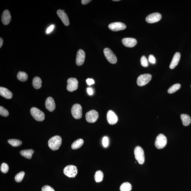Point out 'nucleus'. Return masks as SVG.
I'll use <instances>...</instances> for the list:
<instances>
[{"label": "nucleus", "instance_id": "obj_21", "mask_svg": "<svg viewBox=\"0 0 191 191\" xmlns=\"http://www.w3.org/2000/svg\"><path fill=\"white\" fill-rule=\"evenodd\" d=\"M34 151L33 149H25L20 151V153L23 157L28 159H31Z\"/></svg>", "mask_w": 191, "mask_h": 191}, {"label": "nucleus", "instance_id": "obj_42", "mask_svg": "<svg viewBox=\"0 0 191 191\" xmlns=\"http://www.w3.org/2000/svg\"><path fill=\"white\" fill-rule=\"evenodd\" d=\"M113 1H120V0H113Z\"/></svg>", "mask_w": 191, "mask_h": 191}, {"label": "nucleus", "instance_id": "obj_28", "mask_svg": "<svg viewBox=\"0 0 191 191\" xmlns=\"http://www.w3.org/2000/svg\"><path fill=\"white\" fill-rule=\"evenodd\" d=\"M8 143L14 147H17L21 145L22 142L20 140L17 139H10L8 140Z\"/></svg>", "mask_w": 191, "mask_h": 191}, {"label": "nucleus", "instance_id": "obj_20", "mask_svg": "<svg viewBox=\"0 0 191 191\" xmlns=\"http://www.w3.org/2000/svg\"><path fill=\"white\" fill-rule=\"evenodd\" d=\"M181 54L179 52H177L175 54L170 65V68L171 69H174L176 67L179 63L180 59Z\"/></svg>", "mask_w": 191, "mask_h": 191}, {"label": "nucleus", "instance_id": "obj_31", "mask_svg": "<svg viewBox=\"0 0 191 191\" xmlns=\"http://www.w3.org/2000/svg\"><path fill=\"white\" fill-rule=\"evenodd\" d=\"M0 115L3 117H7L9 115V111L5 108L1 106H0Z\"/></svg>", "mask_w": 191, "mask_h": 191}, {"label": "nucleus", "instance_id": "obj_22", "mask_svg": "<svg viewBox=\"0 0 191 191\" xmlns=\"http://www.w3.org/2000/svg\"><path fill=\"white\" fill-rule=\"evenodd\" d=\"M181 118L182 121L183 125L188 126L190 125L191 120L190 116L187 114H182L181 115Z\"/></svg>", "mask_w": 191, "mask_h": 191}, {"label": "nucleus", "instance_id": "obj_17", "mask_svg": "<svg viewBox=\"0 0 191 191\" xmlns=\"http://www.w3.org/2000/svg\"><path fill=\"white\" fill-rule=\"evenodd\" d=\"M12 19L10 12L8 10H6L3 12L1 16V21L3 25H7L10 23Z\"/></svg>", "mask_w": 191, "mask_h": 191}, {"label": "nucleus", "instance_id": "obj_23", "mask_svg": "<svg viewBox=\"0 0 191 191\" xmlns=\"http://www.w3.org/2000/svg\"><path fill=\"white\" fill-rule=\"evenodd\" d=\"M42 81L41 79L38 76H36L33 79L32 85L36 89H40L41 87Z\"/></svg>", "mask_w": 191, "mask_h": 191}, {"label": "nucleus", "instance_id": "obj_10", "mask_svg": "<svg viewBox=\"0 0 191 191\" xmlns=\"http://www.w3.org/2000/svg\"><path fill=\"white\" fill-rule=\"evenodd\" d=\"M99 117L98 113L94 110L90 111L86 114V120L89 123H94L98 120Z\"/></svg>", "mask_w": 191, "mask_h": 191}, {"label": "nucleus", "instance_id": "obj_1", "mask_svg": "<svg viewBox=\"0 0 191 191\" xmlns=\"http://www.w3.org/2000/svg\"><path fill=\"white\" fill-rule=\"evenodd\" d=\"M62 138L59 136L52 137L49 140L48 146L52 150H56L59 148L62 144Z\"/></svg>", "mask_w": 191, "mask_h": 191}, {"label": "nucleus", "instance_id": "obj_39", "mask_svg": "<svg viewBox=\"0 0 191 191\" xmlns=\"http://www.w3.org/2000/svg\"><path fill=\"white\" fill-rule=\"evenodd\" d=\"M87 93L89 94V95H92L93 94V91L92 89L90 87H88L87 89Z\"/></svg>", "mask_w": 191, "mask_h": 191}, {"label": "nucleus", "instance_id": "obj_16", "mask_svg": "<svg viewBox=\"0 0 191 191\" xmlns=\"http://www.w3.org/2000/svg\"><path fill=\"white\" fill-rule=\"evenodd\" d=\"M122 42L125 47H134L137 44V41L135 38H126L122 39Z\"/></svg>", "mask_w": 191, "mask_h": 191}, {"label": "nucleus", "instance_id": "obj_15", "mask_svg": "<svg viewBox=\"0 0 191 191\" xmlns=\"http://www.w3.org/2000/svg\"><path fill=\"white\" fill-rule=\"evenodd\" d=\"M64 10H58L57 11V14L58 16L61 19L64 24L66 26H68L69 24V19L66 13L64 12Z\"/></svg>", "mask_w": 191, "mask_h": 191}, {"label": "nucleus", "instance_id": "obj_8", "mask_svg": "<svg viewBox=\"0 0 191 191\" xmlns=\"http://www.w3.org/2000/svg\"><path fill=\"white\" fill-rule=\"evenodd\" d=\"M104 53L106 59L110 63L112 64H115L117 63V59L116 56L110 49L108 48H105Z\"/></svg>", "mask_w": 191, "mask_h": 191}, {"label": "nucleus", "instance_id": "obj_3", "mask_svg": "<svg viewBox=\"0 0 191 191\" xmlns=\"http://www.w3.org/2000/svg\"><path fill=\"white\" fill-rule=\"evenodd\" d=\"M30 112L33 118L38 122H42L45 119V114L42 111L36 107L31 108Z\"/></svg>", "mask_w": 191, "mask_h": 191}, {"label": "nucleus", "instance_id": "obj_29", "mask_svg": "<svg viewBox=\"0 0 191 191\" xmlns=\"http://www.w3.org/2000/svg\"><path fill=\"white\" fill-rule=\"evenodd\" d=\"M181 85L179 84H176L171 86L168 89V92L169 93L171 94L174 93L177 91L181 88Z\"/></svg>", "mask_w": 191, "mask_h": 191}, {"label": "nucleus", "instance_id": "obj_26", "mask_svg": "<svg viewBox=\"0 0 191 191\" xmlns=\"http://www.w3.org/2000/svg\"><path fill=\"white\" fill-rule=\"evenodd\" d=\"M132 186L130 183L126 182L121 185L120 190V191H130L131 190Z\"/></svg>", "mask_w": 191, "mask_h": 191}, {"label": "nucleus", "instance_id": "obj_30", "mask_svg": "<svg viewBox=\"0 0 191 191\" xmlns=\"http://www.w3.org/2000/svg\"><path fill=\"white\" fill-rule=\"evenodd\" d=\"M25 175V172L23 171H21L17 173L15 176V181L17 182H20L23 179Z\"/></svg>", "mask_w": 191, "mask_h": 191}, {"label": "nucleus", "instance_id": "obj_5", "mask_svg": "<svg viewBox=\"0 0 191 191\" xmlns=\"http://www.w3.org/2000/svg\"><path fill=\"white\" fill-rule=\"evenodd\" d=\"M167 143L166 137L162 134H160L156 138L155 145L157 149H161L166 146Z\"/></svg>", "mask_w": 191, "mask_h": 191}, {"label": "nucleus", "instance_id": "obj_32", "mask_svg": "<svg viewBox=\"0 0 191 191\" xmlns=\"http://www.w3.org/2000/svg\"><path fill=\"white\" fill-rule=\"evenodd\" d=\"M141 63L142 66L144 67H147L148 66V60L145 56H143L141 59Z\"/></svg>", "mask_w": 191, "mask_h": 191}, {"label": "nucleus", "instance_id": "obj_34", "mask_svg": "<svg viewBox=\"0 0 191 191\" xmlns=\"http://www.w3.org/2000/svg\"><path fill=\"white\" fill-rule=\"evenodd\" d=\"M41 191H55L53 188L47 185L43 186L41 189Z\"/></svg>", "mask_w": 191, "mask_h": 191}, {"label": "nucleus", "instance_id": "obj_24", "mask_svg": "<svg viewBox=\"0 0 191 191\" xmlns=\"http://www.w3.org/2000/svg\"><path fill=\"white\" fill-rule=\"evenodd\" d=\"M84 143V141L82 139H81V138L78 139L75 141L71 144V148L73 149H79L83 145Z\"/></svg>", "mask_w": 191, "mask_h": 191}, {"label": "nucleus", "instance_id": "obj_41", "mask_svg": "<svg viewBox=\"0 0 191 191\" xmlns=\"http://www.w3.org/2000/svg\"><path fill=\"white\" fill-rule=\"evenodd\" d=\"M3 40L2 38H0V47H1L3 44Z\"/></svg>", "mask_w": 191, "mask_h": 191}, {"label": "nucleus", "instance_id": "obj_9", "mask_svg": "<svg viewBox=\"0 0 191 191\" xmlns=\"http://www.w3.org/2000/svg\"><path fill=\"white\" fill-rule=\"evenodd\" d=\"M67 89L70 92L76 90L78 87V82L75 78H69L67 80Z\"/></svg>", "mask_w": 191, "mask_h": 191}, {"label": "nucleus", "instance_id": "obj_19", "mask_svg": "<svg viewBox=\"0 0 191 191\" xmlns=\"http://www.w3.org/2000/svg\"><path fill=\"white\" fill-rule=\"evenodd\" d=\"M0 95L7 99H10L12 97V93L8 89L3 87H0Z\"/></svg>", "mask_w": 191, "mask_h": 191}, {"label": "nucleus", "instance_id": "obj_36", "mask_svg": "<svg viewBox=\"0 0 191 191\" xmlns=\"http://www.w3.org/2000/svg\"><path fill=\"white\" fill-rule=\"evenodd\" d=\"M149 61L151 63L155 64L156 63V59L155 57L153 55H149L148 57Z\"/></svg>", "mask_w": 191, "mask_h": 191}, {"label": "nucleus", "instance_id": "obj_11", "mask_svg": "<svg viewBox=\"0 0 191 191\" xmlns=\"http://www.w3.org/2000/svg\"><path fill=\"white\" fill-rule=\"evenodd\" d=\"M125 24L121 22H115L111 23L108 25V28L111 31L117 32L125 30L126 28Z\"/></svg>", "mask_w": 191, "mask_h": 191}, {"label": "nucleus", "instance_id": "obj_14", "mask_svg": "<svg viewBox=\"0 0 191 191\" xmlns=\"http://www.w3.org/2000/svg\"><path fill=\"white\" fill-rule=\"evenodd\" d=\"M108 122L111 125H113L117 123L118 117L113 111L109 110L108 111L106 115Z\"/></svg>", "mask_w": 191, "mask_h": 191}, {"label": "nucleus", "instance_id": "obj_6", "mask_svg": "<svg viewBox=\"0 0 191 191\" xmlns=\"http://www.w3.org/2000/svg\"><path fill=\"white\" fill-rule=\"evenodd\" d=\"M152 78V76L150 74H145L141 75L138 76L137 79V84L140 87L145 85L148 83Z\"/></svg>", "mask_w": 191, "mask_h": 191}, {"label": "nucleus", "instance_id": "obj_12", "mask_svg": "<svg viewBox=\"0 0 191 191\" xmlns=\"http://www.w3.org/2000/svg\"><path fill=\"white\" fill-rule=\"evenodd\" d=\"M161 14L158 12L153 13L148 15L146 18V21L148 23H153L158 22L161 19Z\"/></svg>", "mask_w": 191, "mask_h": 191}, {"label": "nucleus", "instance_id": "obj_2", "mask_svg": "<svg viewBox=\"0 0 191 191\" xmlns=\"http://www.w3.org/2000/svg\"><path fill=\"white\" fill-rule=\"evenodd\" d=\"M135 159L140 164H143L145 161L144 151L141 146H137L134 149Z\"/></svg>", "mask_w": 191, "mask_h": 191}, {"label": "nucleus", "instance_id": "obj_7", "mask_svg": "<svg viewBox=\"0 0 191 191\" xmlns=\"http://www.w3.org/2000/svg\"><path fill=\"white\" fill-rule=\"evenodd\" d=\"M71 113L73 117L75 119H80L82 116V106L79 104L73 105L71 109Z\"/></svg>", "mask_w": 191, "mask_h": 191}, {"label": "nucleus", "instance_id": "obj_4", "mask_svg": "<svg viewBox=\"0 0 191 191\" xmlns=\"http://www.w3.org/2000/svg\"><path fill=\"white\" fill-rule=\"evenodd\" d=\"M78 170L76 167L72 165H68L64 169L63 172L69 178H74L77 175Z\"/></svg>", "mask_w": 191, "mask_h": 191}, {"label": "nucleus", "instance_id": "obj_18", "mask_svg": "<svg viewBox=\"0 0 191 191\" xmlns=\"http://www.w3.org/2000/svg\"><path fill=\"white\" fill-rule=\"evenodd\" d=\"M45 107L50 112L54 111L56 108V104L54 99L52 97H48L46 100Z\"/></svg>", "mask_w": 191, "mask_h": 191}, {"label": "nucleus", "instance_id": "obj_43", "mask_svg": "<svg viewBox=\"0 0 191 191\" xmlns=\"http://www.w3.org/2000/svg\"></svg>", "mask_w": 191, "mask_h": 191}, {"label": "nucleus", "instance_id": "obj_35", "mask_svg": "<svg viewBox=\"0 0 191 191\" xmlns=\"http://www.w3.org/2000/svg\"><path fill=\"white\" fill-rule=\"evenodd\" d=\"M103 145L104 147H107L109 144V140L107 137H104L102 140Z\"/></svg>", "mask_w": 191, "mask_h": 191}, {"label": "nucleus", "instance_id": "obj_37", "mask_svg": "<svg viewBox=\"0 0 191 191\" xmlns=\"http://www.w3.org/2000/svg\"><path fill=\"white\" fill-rule=\"evenodd\" d=\"M86 82L89 85H91L95 83V81L92 79L88 78L86 80Z\"/></svg>", "mask_w": 191, "mask_h": 191}, {"label": "nucleus", "instance_id": "obj_40", "mask_svg": "<svg viewBox=\"0 0 191 191\" xmlns=\"http://www.w3.org/2000/svg\"><path fill=\"white\" fill-rule=\"evenodd\" d=\"M91 1V0H82L81 2H82V4L86 5L88 4L89 3H90Z\"/></svg>", "mask_w": 191, "mask_h": 191}, {"label": "nucleus", "instance_id": "obj_33", "mask_svg": "<svg viewBox=\"0 0 191 191\" xmlns=\"http://www.w3.org/2000/svg\"><path fill=\"white\" fill-rule=\"evenodd\" d=\"M9 168L8 165L5 163H2L1 166V171L3 173H7L8 171Z\"/></svg>", "mask_w": 191, "mask_h": 191}, {"label": "nucleus", "instance_id": "obj_13", "mask_svg": "<svg viewBox=\"0 0 191 191\" xmlns=\"http://www.w3.org/2000/svg\"><path fill=\"white\" fill-rule=\"evenodd\" d=\"M85 54L82 49L78 51L76 59V63L78 66L82 65L85 61Z\"/></svg>", "mask_w": 191, "mask_h": 191}, {"label": "nucleus", "instance_id": "obj_38", "mask_svg": "<svg viewBox=\"0 0 191 191\" xmlns=\"http://www.w3.org/2000/svg\"><path fill=\"white\" fill-rule=\"evenodd\" d=\"M54 27V25H50V27H49L48 28H47V33H49L51 32H52L53 31Z\"/></svg>", "mask_w": 191, "mask_h": 191}, {"label": "nucleus", "instance_id": "obj_25", "mask_svg": "<svg viewBox=\"0 0 191 191\" xmlns=\"http://www.w3.org/2000/svg\"><path fill=\"white\" fill-rule=\"evenodd\" d=\"M17 77L19 80L22 82H25L27 80L28 76L25 72L20 71L17 74Z\"/></svg>", "mask_w": 191, "mask_h": 191}, {"label": "nucleus", "instance_id": "obj_27", "mask_svg": "<svg viewBox=\"0 0 191 191\" xmlns=\"http://www.w3.org/2000/svg\"><path fill=\"white\" fill-rule=\"evenodd\" d=\"M104 175L103 172L100 170L96 172L95 175V180L96 182H100L102 181Z\"/></svg>", "mask_w": 191, "mask_h": 191}]
</instances>
